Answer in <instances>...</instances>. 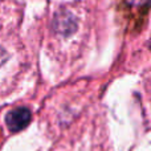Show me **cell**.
I'll list each match as a JSON object with an SVG mask.
<instances>
[{"label":"cell","mask_w":151,"mask_h":151,"mask_svg":"<svg viewBox=\"0 0 151 151\" xmlns=\"http://www.w3.org/2000/svg\"><path fill=\"white\" fill-rule=\"evenodd\" d=\"M5 122L11 131L13 133L21 131L31 122V111L27 107H17L8 113L5 117Z\"/></svg>","instance_id":"cell-1"},{"label":"cell","mask_w":151,"mask_h":151,"mask_svg":"<svg viewBox=\"0 0 151 151\" xmlns=\"http://www.w3.org/2000/svg\"><path fill=\"white\" fill-rule=\"evenodd\" d=\"M57 31L63 35H70L74 29V19L69 13H64L61 17L56 20Z\"/></svg>","instance_id":"cell-2"}]
</instances>
